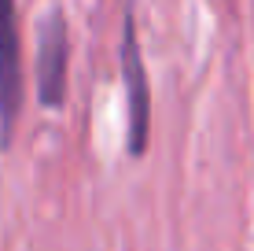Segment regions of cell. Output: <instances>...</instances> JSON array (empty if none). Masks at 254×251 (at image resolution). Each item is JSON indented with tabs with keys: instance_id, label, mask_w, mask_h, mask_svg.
Returning <instances> with one entry per match:
<instances>
[{
	"instance_id": "obj_1",
	"label": "cell",
	"mask_w": 254,
	"mask_h": 251,
	"mask_svg": "<svg viewBox=\"0 0 254 251\" xmlns=\"http://www.w3.org/2000/svg\"><path fill=\"white\" fill-rule=\"evenodd\" d=\"M122 82H126V107H129V155H144L151 141V85H147V67L136 37V15L126 7L122 15V45H118Z\"/></svg>"
},
{
	"instance_id": "obj_2",
	"label": "cell",
	"mask_w": 254,
	"mask_h": 251,
	"mask_svg": "<svg viewBox=\"0 0 254 251\" xmlns=\"http://www.w3.org/2000/svg\"><path fill=\"white\" fill-rule=\"evenodd\" d=\"M22 100H26V71H22L19 4L0 0V148L15 141Z\"/></svg>"
},
{
	"instance_id": "obj_3",
	"label": "cell",
	"mask_w": 254,
	"mask_h": 251,
	"mask_svg": "<svg viewBox=\"0 0 254 251\" xmlns=\"http://www.w3.org/2000/svg\"><path fill=\"white\" fill-rule=\"evenodd\" d=\"M66 74H70V30L63 11H48L37 30V59H33V82L37 103L59 111L66 103Z\"/></svg>"
}]
</instances>
